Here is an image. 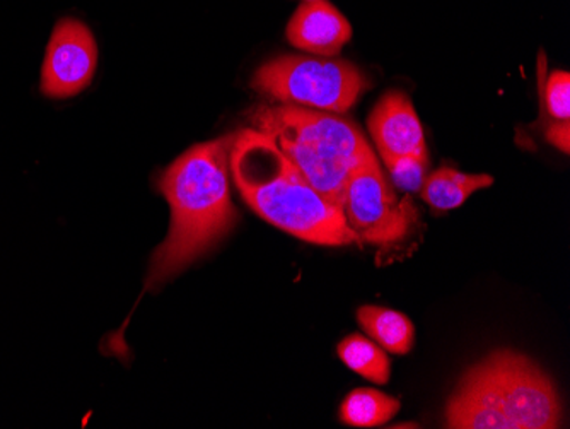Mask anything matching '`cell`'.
I'll list each match as a JSON object with an SVG mask.
<instances>
[{
	"label": "cell",
	"mask_w": 570,
	"mask_h": 429,
	"mask_svg": "<svg viewBox=\"0 0 570 429\" xmlns=\"http://www.w3.org/2000/svg\"><path fill=\"white\" fill-rule=\"evenodd\" d=\"M229 172L248 206L275 228L315 245H358L344 211L322 197L267 134L253 127L235 134Z\"/></svg>",
	"instance_id": "2"
},
{
	"label": "cell",
	"mask_w": 570,
	"mask_h": 429,
	"mask_svg": "<svg viewBox=\"0 0 570 429\" xmlns=\"http://www.w3.org/2000/svg\"><path fill=\"white\" fill-rule=\"evenodd\" d=\"M367 125L384 163L403 156H429L424 129L405 92L387 91L381 96Z\"/></svg>",
	"instance_id": "8"
},
{
	"label": "cell",
	"mask_w": 570,
	"mask_h": 429,
	"mask_svg": "<svg viewBox=\"0 0 570 429\" xmlns=\"http://www.w3.org/2000/svg\"><path fill=\"white\" fill-rule=\"evenodd\" d=\"M546 85L547 108L550 117L557 121H569L570 74L567 70H556Z\"/></svg>",
	"instance_id": "15"
},
{
	"label": "cell",
	"mask_w": 570,
	"mask_h": 429,
	"mask_svg": "<svg viewBox=\"0 0 570 429\" xmlns=\"http://www.w3.org/2000/svg\"><path fill=\"white\" fill-rule=\"evenodd\" d=\"M492 185H494V178L490 175H470V173L458 172L451 166H443L425 176L421 195L434 209L451 211L463 206L475 192Z\"/></svg>",
	"instance_id": "10"
},
{
	"label": "cell",
	"mask_w": 570,
	"mask_h": 429,
	"mask_svg": "<svg viewBox=\"0 0 570 429\" xmlns=\"http://www.w3.org/2000/svg\"><path fill=\"white\" fill-rule=\"evenodd\" d=\"M253 129L267 134L313 187L342 209L345 184L371 147L347 118L297 105H261L253 110Z\"/></svg>",
	"instance_id": "4"
},
{
	"label": "cell",
	"mask_w": 570,
	"mask_h": 429,
	"mask_svg": "<svg viewBox=\"0 0 570 429\" xmlns=\"http://www.w3.org/2000/svg\"><path fill=\"white\" fill-rule=\"evenodd\" d=\"M285 37L304 52L336 57L351 41L352 27L328 0H304L287 22Z\"/></svg>",
	"instance_id": "9"
},
{
	"label": "cell",
	"mask_w": 570,
	"mask_h": 429,
	"mask_svg": "<svg viewBox=\"0 0 570 429\" xmlns=\"http://www.w3.org/2000/svg\"><path fill=\"white\" fill-rule=\"evenodd\" d=\"M559 393L549 374L520 352H492L461 378L446 406L451 429H556Z\"/></svg>",
	"instance_id": "3"
},
{
	"label": "cell",
	"mask_w": 570,
	"mask_h": 429,
	"mask_svg": "<svg viewBox=\"0 0 570 429\" xmlns=\"http://www.w3.org/2000/svg\"><path fill=\"white\" fill-rule=\"evenodd\" d=\"M370 81L358 67L336 57L282 56L258 67L252 88L281 104L345 114Z\"/></svg>",
	"instance_id": "5"
},
{
	"label": "cell",
	"mask_w": 570,
	"mask_h": 429,
	"mask_svg": "<svg viewBox=\"0 0 570 429\" xmlns=\"http://www.w3.org/2000/svg\"><path fill=\"white\" fill-rule=\"evenodd\" d=\"M230 144L233 136L197 144L159 178V191L171 207V226L154 252L147 287L171 280L235 226L238 216L229 191Z\"/></svg>",
	"instance_id": "1"
},
{
	"label": "cell",
	"mask_w": 570,
	"mask_h": 429,
	"mask_svg": "<svg viewBox=\"0 0 570 429\" xmlns=\"http://www.w3.org/2000/svg\"><path fill=\"white\" fill-rule=\"evenodd\" d=\"M402 403L376 389H355L341 406V421L355 428H376L392 421Z\"/></svg>",
	"instance_id": "12"
},
{
	"label": "cell",
	"mask_w": 570,
	"mask_h": 429,
	"mask_svg": "<svg viewBox=\"0 0 570 429\" xmlns=\"http://www.w3.org/2000/svg\"><path fill=\"white\" fill-rule=\"evenodd\" d=\"M96 67L98 45L91 30L79 19H60L41 66V92L53 99L73 98L91 85Z\"/></svg>",
	"instance_id": "7"
},
{
	"label": "cell",
	"mask_w": 570,
	"mask_h": 429,
	"mask_svg": "<svg viewBox=\"0 0 570 429\" xmlns=\"http://www.w3.org/2000/svg\"><path fill=\"white\" fill-rule=\"evenodd\" d=\"M384 165L392 173L396 187L405 192H421L428 176L429 156H403Z\"/></svg>",
	"instance_id": "14"
},
{
	"label": "cell",
	"mask_w": 570,
	"mask_h": 429,
	"mask_svg": "<svg viewBox=\"0 0 570 429\" xmlns=\"http://www.w3.org/2000/svg\"><path fill=\"white\" fill-rule=\"evenodd\" d=\"M338 358L355 373L376 386H386L392 374V363L376 342L361 334H352L336 348Z\"/></svg>",
	"instance_id": "13"
},
{
	"label": "cell",
	"mask_w": 570,
	"mask_h": 429,
	"mask_svg": "<svg viewBox=\"0 0 570 429\" xmlns=\"http://www.w3.org/2000/svg\"><path fill=\"white\" fill-rule=\"evenodd\" d=\"M342 211L358 245H400L410 238L419 223L412 198L395 194L384 178L373 149L348 175Z\"/></svg>",
	"instance_id": "6"
},
{
	"label": "cell",
	"mask_w": 570,
	"mask_h": 429,
	"mask_svg": "<svg viewBox=\"0 0 570 429\" xmlns=\"http://www.w3.org/2000/svg\"><path fill=\"white\" fill-rule=\"evenodd\" d=\"M547 140L557 149L569 155L570 150V127L569 121H556L547 127Z\"/></svg>",
	"instance_id": "16"
},
{
	"label": "cell",
	"mask_w": 570,
	"mask_h": 429,
	"mask_svg": "<svg viewBox=\"0 0 570 429\" xmlns=\"http://www.w3.org/2000/svg\"><path fill=\"white\" fill-rule=\"evenodd\" d=\"M357 320L366 334L384 351L392 354H409L415 341L412 320L395 310L364 305L357 310Z\"/></svg>",
	"instance_id": "11"
}]
</instances>
